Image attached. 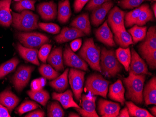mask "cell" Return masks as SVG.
Segmentation results:
<instances>
[{"instance_id": "cell-18", "label": "cell", "mask_w": 156, "mask_h": 117, "mask_svg": "<svg viewBox=\"0 0 156 117\" xmlns=\"http://www.w3.org/2000/svg\"><path fill=\"white\" fill-rule=\"evenodd\" d=\"M37 10L43 20L51 21L56 18L57 15V8L53 1L43 2L37 6Z\"/></svg>"}, {"instance_id": "cell-50", "label": "cell", "mask_w": 156, "mask_h": 117, "mask_svg": "<svg viewBox=\"0 0 156 117\" xmlns=\"http://www.w3.org/2000/svg\"><path fill=\"white\" fill-rule=\"evenodd\" d=\"M9 111L7 108L0 104V117H10Z\"/></svg>"}, {"instance_id": "cell-27", "label": "cell", "mask_w": 156, "mask_h": 117, "mask_svg": "<svg viewBox=\"0 0 156 117\" xmlns=\"http://www.w3.org/2000/svg\"><path fill=\"white\" fill-rule=\"evenodd\" d=\"M114 40L121 48H126L133 44L132 37L130 34L126 31L125 26L114 33Z\"/></svg>"}, {"instance_id": "cell-48", "label": "cell", "mask_w": 156, "mask_h": 117, "mask_svg": "<svg viewBox=\"0 0 156 117\" xmlns=\"http://www.w3.org/2000/svg\"><path fill=\"white\" fill-rule=\"evenodd\" d=\"M81 45H82V40L80 38L73 40L70 43V47L73 52L77 51L79 49Z\"/></svg>"}, {"instance_id": "cell-56", "label": "cell", "mask_w": 156, "mask_h": 117, "mask_svg": "<svg viewBox=\"0 0 156 117\" xmlns=\"http://www.w3.org/2000/svg\"><path fill=\"white\" fill-rule=\"evenodd\" d=\"M15 1H19L20 0H15Z\"/></svg>"}, {"instance_id": "cell-34", "label": "cell", "mask_w": 156, "mask_h": 117, "mask_svg": "<svg viewBox=\"0 0 156 117\" xmlns=\"http://www.w3.org/2000/svg\"><path fill=\"white\" fill-rule=\"evenodd\" d=\"M154 20L153 12L150 9L149 5L146 4L145 7L139 14L135 24L138 26H142L148 22L153 21Z\"/></svg>"}, {"instance_id": "cell-43", "label": "cell", "mask_w": 156, "mask_h": 117, "mask_svg": "<svg viewBox=\"0 0 156 117\" xmlns=\"http://www.w3.org/2000/svg\"><path fill=\"white\" fill-rule=\"evenodd\" d=\"M52 45L51 44H44L41 46L38 52V57L42 62L46 63L48 57L50 53Z\"/></svg>"}, {"instance_id": "cell-46", "label": "cell", "mask_w": 156, "mask_h": 117, "mask_svg": "<svg viewBox=\"0 0 156 117\" xmlns=\"http://www.w3.org/2000/svg\"><path fill=\"white\" fill-rule=\"evenodd\" d=\"M111 1V0H90L86 7V9L88 11H93L105 2Z\"/></svg>"}, {"instance_id": "cell-49", "label": "cell", "mask_w": 156, "mask_h": 117, "mask_svg": "<svg viewBox=\"0 0 156 117\" xmlns=\"http://www.w3.org/2000/svg\"><path fill=\"white\" fill-rule=\"evenodd\" d=\"M45 116V113L42 110H37L32 112L25 115V117H44Z\"/></svg>"}, {"instance_id": "cell-29", "label": "cell", "mask_w": 156, "mask_h": 117, "mask_svg": "<svg viewBox=\"0 0 156 117\" xmlns=\"http://www.w3.org/2000/svg\"><path fill=\"white\" fill-rule=\"evenodd\" d=\"M69 0H64L58 2V19L61 23L68 22L71 15Z\"/></svg>"}, {"instance_id": "cell-17", "label": "cell", "mask_w": 156, "mask_h": 117, "mask_svg": "<svg viewBox=\"0 0 156 117\" xmlns=\"http://www.w3.org/2000/svg\"><path fill=\"white\" fill-rule=\"evenodd\" d=\"M85 36L83 32L76 28L64 27L60 34L54 37V39L58 43H63Z\"/></svg>"}, {"instance_id": "cell-30", "label": "cell", "mask_w": 156, "mask_h": 117, "mask_svg": "<svg viewBox=\"0 0 156 117\" xmlns=\"http://www.w3.org/2000/svg\"><path fill=\"white\" fill-rule=\"evenodd\" d=\"M115 55L120 63L124 66L126 71H128L131 57L129 48H123L120 47L116 50Z\"/></svg>"}, {"instance_id": "cell-12", "label": "cell", "mask_w": 156, "mask_h": 117, "mask_svg": "<svg viewBox=\"0 0 156 117\" xmlns=\"http://www.w3.org/2000/svg\"><path fill=\"white\" fill-rule=\"evenodd\" d=\"M82 108H76V110L80 114L84 117H99L96 112V97L89 96L83 94L81 96Z\"/></svg>"}, {"instance_id": "cell-32", "label": "cell", "mask_w": 156, "mask_h": 117, "mask_svg": "<svg viewBox=\"0 0 156 117\" xmlns=\"http://www.w3.org/2000/svg\"><path fill=\"white\" fill-rule=\"evenodd\" d=\"M27 93L31 99L38 102L43 106L46 105L47 102L50 99V95L48 91L43 89L37 91H29Z\"/></svg>"}, {"instance_id": "cell-41", "label": "cell", "mask_w": 156, "mask_h": 117, "mask_svg": "<svg viewBox=\"0 0 156 117\" xmlns=\"http://www.w3.org/2000/svg\"><path fill=\"white\" fill-rule=\"evenodd\" d=\"M38 25L42 30L51 34H58L60 30V27L55 23L40 22Z\"/></svg>"}, {"instance_id": "cell-1", "label": "cell", "mask_w": 156, "mask_h": 117, "mask_svg": "<svg viewBox=\"0 0 156 117\" xmlns=\"http://www.w3.org/2000/svg\"><path fill=\"white\" fill-rule=\"evenodd\" d=\"M146 76L144 74L133 75L129 73L128 77L122 78L126 88V97L136 104L143 103L144 85Z\"/></svg>"}, {"instance_id": "cell-44", "label": "cell", "mask_w": 156, "mask_h": 117, "mask_svg": "<svg viewBox=\"0 0 156 117\" xmlns=\"http://www.w3.org/2000/svg\"><path fill=\"white\" fill-rule=\"evenodd\" d=\"M46 83V78L44 77L34 79L31 82V90L33 91H37L42 90L45 86Z\"/></svg>"}, {"instance_id": "cell-10", "label": "cell", "mask_w": 156, "mask_h": 117, "mask_svg": "<svg viewBox=\"0 0 156 117\" xmlns=\"http://www.w3.org/2000/svg\"><path fill=\"white\" fill-rule=\"evenodd\" d=\"M131 62L129 67V73L133 75H151L148 71L147 64L138 53L132 48L131 50Z\"/></svg>"}, {"instance_id": "cell-39", "label": "cell", "mask_w": 156, "mask_h": 117, "mask_svg": "<svg viewBox=\"0 0 156 117\" xmlns=\"http://www.w3.org/2000/svg\"><path fill=\"white\" fill-rule=\"evenodd\" d=\"M36 1L34 0H20L14 6V9L18 12H21L25 9L35 10Z\"/></svg>"}, {"instance_id": "cell-26", "label": "cell", "mask_w": 156, "mask_h": 117, "mask_svg": "<svg viewBox=\"0 0 156 117\" xmlns=\"http://www.w3.org/2000/svg\"><path fill=\"white\" fill-rule=\"evenodd\" d=\"M48 62L57 71H62L64 69L62 47L55 48L49 54L47 59Z\"/></svg>"}, {"instance_id": "cell-35", "label": "cell", "mask_w": 156, "mask_h": 117, "mask_svg": "<svg viewBox=\"0 0 156 117\" xmlns=\"http://www.w3.org/2000/svg\"><path fill=\"white\" fill-rule=\"evenodd\" d=\"M19 63V60L16 57H14L2 64L0 66V79L14 71Z\"/></svg>"}, {"instance_id": "cell-14", "label": "cell", "mask_w": 156, "mask_h": 117, "mask_svg": "<svg viewBox=\"0 0 156 117\" xmlns=\"http://www.w3.org/2000/svg\"><path fill=\"white\" fill-rule=\"evenodd\" d=\"M125 12L120 9L117 6L113 8L108 14V22L109 26L111 27L113 33L116 31L124 26V17L125 15Z\"/></svg>"}, {"instance_id": "cell-42", "label": "cell", "mask_w": 156, "mask_h": 117, "mask_svg": "<svg viewBox=\"0 0 156 117\" xmlns=\"http://www.w3.org/2000/svg\"><path fill=\"white\" fill-rule=\"evenodd\" d=\"M145 0H122L119 3L122 8L125 9H132L138 7Z\"/></svg>"}, {"instance_id": "cell-2", "label": "cell", "mask_w": 156, "mask_h": 117, "mask_svg": "<svg viewBox=\"0 0 156 117\" xmlns=\"http://www.w3.org/2000/svg\"><path fill=\"white\" fill-rule=\"evenodd\" d=\"M101 69L102 74L107 77H115L122 70V66L116 58L113 50L103 48L100 56Z\"/></svg>"}, {"instance_id": "cell-22", "label": "cell", "mask_w": 156, "mask_h": 117, "mask_svg": "<svg viewBox=\"0 0 156 117\" xmlns=\"http://www.w3.org/2000/svg\"><path fill=\"white\" fill-rule=\"evenodd\" d=\"M143 98L147 105L156 104V77H153L147 83L143 92Z\"/></svg>"}, {"instance_id": "cell-6", "label": "cell", "mask_w": 156, "mask_h": 117, "mask_svg": "<svg viewBox=\"0 0 156 117\" xmlns=\"http://www.w3.org/2000/svg\"><path fill=\"white\" fill-rule=\"evenodd\" d=\"M16 36L22 44L28 48H39L49 41L46 35L37 32H19Z\"/></svg>"}, {"instance_id": "cell-5", "label": "cell", "mask_w": 156, "mask_h": 117, "mask_svg": "<svg viewBox=\"0 0 156 117\" xmlns=\"http://www.w3.org/2000/svg\"><path fill=\"white\" fill-rule=\"evenodd\" d=\"M109 84V81L106 80L102 75L93 74L87 77L85 83V89L86 91L92 95H99L106 98Z\"/></svg>"}, {"instance_id": "cell-28", "label": "cell", "mask_w": 156, "mask_h": 117, "mask_svg": "<svg viewBox=\"0 0 156 117\" xmlns=\"http://www.w3.org/2000/svg\"><path fill=\"white\" fill-rule=\"evenodd\" d=\"M69 69H66L63 74L51 81L49 84L56 91L62 92L68 87V74Z\"/></svg>"}, {"instance_id": "cell-37", "label": "cell", "mask_w": 156, "mask_h": 117, "mask_svg": "<svg viewBox=\"0 0 156 117\" xmlns=\"http://www.w3.org/2000/svg\"><path fill=\"white\" fill-rule=\"evenodd\" d=\"M39 71L43 77L49 80H53L58 77L59 72L54 70L51 65L42 64L39 68Z\"/></svg>"}, {"instance_id": "cell-21", "label": "cell", "mask_w": 156, "mask_h": 117, "mask_svg": "<svg viewBox=\"0 0 156 117\" xmlns=\"http://www.w3.org/2000/svg\"><path fill=\"white\" fill-rule=\"evenodd\" d=\"M19 102V99L9 89L0 93V104L5 106L11 112Z\"/></svg>"}, {"instance_id": "cell-3", "label": "cell", "mask_w": 156, "mask_h": 117, "mask_svg": "<svg viewBox=\"0 0 156 117\" xmlns=\"http://www.w3.org/2000/svg\"><path fill=\"white\" fill-rule=\"evenodd\" d=\"M80 56L86 61L92 69L101 72L100 63L101 49L94 43L93 38H88L84 42L79 52Z\"/></svg>"}, {"instance_id": "cell-53", "label": "cell", "mask_w": 156, "mask_h": 117, "mask_svg": "<svg viewBox=\"0 0 156 117\" xmlns=\"http://www.w3.org/2000/svg\"><path fill=\"white\" fill-rule=\"evenodd\" d=\"M68 117H80V115L79 114H77V113H74V112H70L69 113V116Z\"/></svg>"}, {"instance_id": "cell-33", "label": "cell", "mask_w": 156, "mask_h": 117, "mask_svg": "<svg viewBox=\"0 0 156 117\" xmlns=\"http://www.w3.org/2000/svg\"><path fill=\"white\" fill-rule=\"evenodd\" d=\"M128 31L132 37L133 43H136L145 38L147 33V27L135 25L129 29Z\"/></svg>"}, {"instance_id": "cell-31", "label": "cell", "mask_w": 156, "mask_h": 117, "mask_svg": "<svg viewBox=\"0 0 156 117\" xmlns=\"http://www.w3.org/2000/svg\"><path fill=\"white\" fill-rule=\"evenodd\" d=\"M125 104L128 109L129 116L135 117H154L148 111L143 109V108H140L138 106H136L131 101L126 102Z\"/></svg>"}, {"instance_id": "cell-47", "label": "cell", "mask_w": 156, "mask_h": 117, "mask_svg": "<svg viewBox=\"0 0 156 117\" xmlns=\"http://www.w3.org/2000/svg\"><path fill=\"white\" fill-rule=\"evenodd\" d=\"M89 1V0H75L73 4L74 11L76 13L80 12L85 4H86Z\"/></svg>"}, {"instance_id": "cell-36", "label": "cell", "mask_w": 156, "mask_h": 117, "mask_svg": "<svg viewBox=\"0 0 156 117\" xmlns=\"http://www.w3.org/2000/svg\"><path fill=\"white\" fill-rule=\"evenodd\" d=\"M146 4H144L139 7L136 9L134 10L127 13L125 14L124 17L125 26L127 27H132L135 25L136 22V20L138 18L139 14L142 11L146 6Z\"/></svg>"}, {"instance_id": "cell-51", "label": "cell", "mask_w": 156, "mask_h": 117, "mask_svg": "<svg viewBox=\"0 0 156 117\" xmlns=\"http://www.w3.org/2000/svg\"><path fill=\"white\" fill-rule=\"evenodd\" d=\"M117 117H129V113L128 109L127 107H125L124 109H122L121 111L119 112Z\"/></svg>"}, {"instance_id": "cell-52", "label": "cell", "mask_w": 156, "mask_h": 117, "mask_svg": "<svg viewBox=\"0 0 156 117\" xmlns=\"http://www.w3.org/2000/svg\"><path fill=\"white\" fill-rule=\"evenodd\" d=\"M151 112L152 115H153L154 117H156V106H153V107H151L150 108Z\"/></svg>"}, {"instance_id": "cell-45", "label": "cell", "mask_w": 156, "mask_h": 117, "mask_svg": "<svg viewBox=\"0 0 156 117\" xmlns=\"http://www.w3.org/2000/svg\"><path fill=\"white\" fill-rule=\"evenodd\" d=\"M146 60L147 64L151 69L156 68V50L150 52L143 57Z\"/></svg>"}, {"instance_id": "cell-13", "label": "cell", "mask_w": 156, "mask_h": 117, "mask_svg": "<svg viewBox=\"0 0 156 117\" xmlns=\"http://www.w3.org/2000/svg\"><path fill=\"white\" fill-rule=\"evenodd\" d=\"M120 110V105L118 103L103 99L98 101V112L101 117H117Z\"/></svg>"}, {"instance_id": "cell-9", "label": "cell", "mask_w": 156, "mask_h": 117, "mask_svg": "<svg viewBox=\"0 0 156 117\" xmlns=\"http://www.w3.org/2000/svg\"><path fill=\"white\" fill-rule=\"evenodd\" d=\"M63 58L65 64L66 66L85 71H88V65L86 62L76 55L67 45L66 46L63 53Z\"/></svg>"}, {"instance_id": "cell-55", "label": "cell", "mask_w": 156, "mask_h": 117, "mask_svg": "<svg viewBox=\"0 0 156 117\" xmlns=\"http://www.w3.org/2000/svg\"><path fill=\"white\" fill-rule=\"evenodd\" d=\"M148 1H156V0H148Z\"/></svg>"}, {"instance_id": "cell-7", "label": "cell", "mask_w": 156, "mask_h": 117, "mask_svg": "<svg viewBox=\"0 0 156 117\" xmlns=\"http://www.w3.org/2000/svg\"><path fill=\"white\" fill-rule=\"evenodd\" d=\"M86 72L71 68L69 73V81L76 100H80L83 91Z\"/></svg>"}, {"instance_id": "cell-11", "label": "cell", "mask_w": 156, "mask_h": 117, "mask_svg": "<svg viewBox=\"0 0 156 117\" xmlns=\"http://www.w3.org/2000/svg\"><path fill=\"white\" fill-rule=\"evenodd\" d=\"M145 39L140 43L138 49L143 57L150 52L156 50V28L155 26L150 27L146 33Z\"/></svg>"}, {"instance_id": "cell-20", "label": "cell", "mask_w": 156, "mask_h": 117, "mask_svg": "<svg viewBox=\"0 0 156 117\" xmlns=\"http://www.w3.org/2000/svg\"><path fill=\"white\" fill-rule=\"evenodd\" d=\"M52 98L53 100L59 101L62 106L65 109L70 107L80 108L81 107L76 104L73 98V94L70 90L66 91L64 93H58L53 92L52 94Z\"/></svg>"}, {"instance_id": "cell-15", "label": "cell", "mask_w": 156, "mask_h": 117, "mask_svg": "<svg viewBox=\"0 0 156 117\" xmlns=\"http://www.w3.org/2000/svg\"><path fill=\"white\" fill-rule=\"evenodd\" d=\"M113 5L114 3L112 1L108 2L93 10L91 15L92 24L95 27H98L101 24Z\"/></svg>"}, {"instance_id": "cell-40", "label": "cell", "mask_w": 156, "mask_h": 117, "mask_svg": "<svg viewBox=\"0 0 156 117\" xmlns=\"http://www.w3.org/2000/svg\"><path fill=\"white\" fill-rule=\"evenodd\" d=\"M39 107L36 102L32 101H26L23 102L17 109V112L20 115H22L28 112L35 110Z\"/></svg>"}, {"instance_id": "cell-54", "label": "cell", "mask_w": 156, "mask_h": 117, "mask_svg": "<svg viewBox=\"0 0 156 117\" xmlns=\"http://www.w3.org/2000/svg\"><path fill=\"white\" fill-rule=\"evenodd\" d=\"M152 10H153V13H154V16L156 17V3H154L152 6Z\"/></svg>"}, {"instance_id": "cell-23", "label": "cell", "mask_w": 156, "mask_h": 117, "mask_svg": "<svg viewBox=\"0 0 156 117\" xmlns=\"http://www.w3.org/2000/svg\"><path fill=\"white\" fill-rule=\"evenodd\" d=\"M11 0L0 1V24L9 27L12 23V16L10 11Z\"/></svg>"}, {"instance_id": "cell-25", "label": "cell", "mask_w": 156, "mask_h": 117, "mask_svg": "<svg viewBox=\"0 0 156 117\" xmlns=\"http://www.w3.org/2000/svg\"><path fill=\"white\" fill-rule=\"evenodd\" d=\"M17 49L20 56L25 61L38 66L40 64L37 58L38 50L37 49L26 48L19 43H17Z\"/></svg>"}, {"instance_id": "cell-8", "label": "cell", "mask_w": 156, "mask_h": 117, "mask_svg": "<svg viewBox=\"0 0 156 117\" xmlns=\"http://www.w3.org/2000/svg\"><path fill=\"white\" fill-rule=\"evenodd\" d=\"M34 69L33 66L25 65H21L18 68L13 77V84L18 92L22 91L27 85Z\"/></svg>"}, {"instance_id": "cell-4", "label": "cell", "mask_w": 156, "mask_h": 117, "mask_svg": "<svg viewBox=\"0 0 156 117\" xmlns=\"http://www.w3.org/2000/svg\"><path fill=\"white\" fill-rule=\"evenodd\" d=\"M12 25L21 31H30L38 28L39 17L29 10H24L21 13L12 12Z\"/></svg>"}, {"instance_id": "cell-16", "label": "cell", "mask_w": 156, "mask_h": 117, "mask_svg": "<svg viewBox=\"0 0 156 117\" xmlns=\"http://www.w3.org/2000/svg\"><path fill=\"white\" fill-rule=\"evenodd\" d=\"M95 35L97 40L105 45L110 47L115 46L113 34L108 25L107 21L95 30Z\"/></svg>"}, {"instance_id": "cell-19", "label": "cell", "mask_w": 156, "mask_h": 117, "mask_svg": "<svg viewBox=\"0 0 156 117\" xmlns=\"http://www.w3.org/2000/svg\"><path fill=\"white\" fill-rule=\"evenodd\" d=\"M125 90L120 79L109 86L108 97L110 99L120 102L122 105H124L125 99L124 97Z\"/></svg>"}, {"instance_id": "cell-38", "label": "cell", "mask_w": 156, "mask_h": 117, "mask_svg": "<svg viewBox=\"0 0 156 117\" xmlns=\"http://www.w3.org/2000/svg\"><path fill=\"white\" fill-rule=\"evenodd\" d=\"M47 112L49 117H63L65 116L64 111L57 101L52 102L48 105Z\"/></svg>"}, {"instance_id": "cell-24", "label": "cell", "mask_w": 156, "mask_h": 117, "mask_svg": "<svg viewBox=\"0 0 156 117\" xmlns=\"http://www.w3.org/2000/svg\"><path fill=\"white\" fill-rule=\"evenodd\" d=\"M70 26L78 29L87 35L91 34V25L87 13H84L76 17L70 24Z\"/></svg>"}]
</instances>
